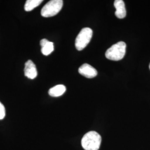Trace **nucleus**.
I'll list each match as a JSON object with an SVG mask.
<instances>
[{
    "label": "nucleus",
    "mask_w": 150,
    "mask_h": 150,
    "mask_svg": "<svg viewBox=\"0 0 150 150\" xmlns=\"http://www.w3.org/2000/svg\"><path fill=\"white\" fill-rule=\"evenodd\" d=\"M40 45L42 47L41 52L43 55L48 56L51 54L54 50V43L48 41L47 39H42L40 41Z\"/></svg>",
    "instance_id": "nucleus-8"
},
{
    "label": "nucleus",
    "mask_w": 150,
    "mask_h": 150,
    "mask_svg": "<svg viewBox=\"0 0 150 150\" xmlns=\"http://www.w3.org/2000/svg\"><path fill=\"white\" fill-rule=\"evenodd\" d=\"M93 31L90 28L86 27L81 30L75 40L76 48L81 51L83 50L90 43L91 38L92 37Z\"/></svg>",
    "instance_id": "nucleus-4"
},
{
    "label": "nucleus",
    "mask_w": 150,
    "mask_h": 150,
    "mask_svg": "<svg viewBox=\"0 0 150 150\" xmlns=\"http://www.w3.org/2000/svg\"><path fill=\"white\" fill-rule=\"evenodd\" d=\"M66 88L63 85H58L51 88L48 91V94L52 97L62 96L66 92Z\"/></svg>",
    "instance_id": "nucleus-9"
},
{
    "label": "nucleus",
    "mask_w": 150,
    "mask_h": 150,
    "mask_svg": "<svg viewBox=\"0 0 150 150\" xmlns=\"http://www.w3.org/2000/svg\"><path fill=\"white\" fill-rule=\"evenodd\" d=\"M79 72L87 78L92 79L97 75V70L90 64H84L79 69Z\"/></svg>",
    "instance_id": "nucleus-5"
},
{
    "label": "nucleus",
    "mask_w": 150,
    "mask_h": 150,
    "mask_svg": "<svg viewBox=\"0 0 150 150\" xmlns=\"http://www.w3.org/2000/svg\"><path fill=\"white\" fill-rule=\"evenodd\" d=\"M114 7L116 8L115 15L120 19L125 18L126 16V10L124 1L122 0H116L114 2Z\"/></svg>",
    "instance_id": "nucleus-7"
},
{
    "label": "nucleus",
    "mask_w": 150,
    "mask_h": 150,
    "mask_svg": "<svg viewBox=\"0 0 150 150\" xmlns=\"http://www.w3.org/2000/svg\"><path fill=\"white\" fill-rule=\"evenodd\" d=\"M63 6V1L51 0L48 2L41 10V14L44 17H50L56 15Z\"/></svg>",
    "instance_id": "nucleus-3"
},
{
    "label": "nucleus",
    "mask_w": 150,
    "mask_h": 150,
    "mask_svg": "<svg viewBox=\"0 0 150 150\" xmlns=\"http://www.w3.org/2000/svg\"><path fill=\"white\" fill-rule=\"evenodd\" d=\"M149 68H150V65H149Z\"/></svg>",
    "instance_id": "nucleus-12"
},
{
    "label": "nucleus",
    "mask_w": 150,
    "mask_h": 150,
    "mask_svg": "<svg viewBox=\"0 0 150 150\" xmlns=\"http://www.w3.org/2000/svg\"><path fill=\"white\" fill-rule=\"evenodd\" d=\"M25 76L30 79H34L38 76V71L35 64L31 60H28L25 64Z\"/></svg>",
    "instance_id": "nucleus-6"
},
{
    "label": "nucleus",
    "mask_w": 150,
    "mask_h": 150,
    "mask_svg": "<svg viewBox=\"0 0 150 150\" xmlns=\"http://www.w3.org/2000/svg\"><path fill=\"white\" fill-rule=\"evenodd\" d=\"M6 116L5 108L4 105L0 102V120L5 118Z\"/></svg>",
    "instance_id": "nucleus-11"
},
{
    "label": "nucleus",
    "mask_w": 150,
    "mask_h": 150,
    "mask_svg": "<svg viewBox=\"0 0 150 150\" xmlns=\"http://www.w3.org/2000/svg\"><path fill=\"white\" fill-rule=\"evenodd\" d=\"M126 50V44L123 41L114 44L106 52L105 56L107 59L112 61H119L122 59Z\"/></svg>",
    "instance_id": "nucleus-2"
},
{
    "label": "nucleus",
    "mask_w": 150,
    "mask_h": 150,
    "mask_svg": "<svg viewBox=\"0 0 150 150\" xmlns=\"http://www.w3.org/2000/svg\"><path fill=\"white\" fill-rule=\"evenodd\" d=\"M43 2L42 0H27L24 6L26 11H31L37 7Z\"/></svg>",
    "instance_id": "nucleus-10"
},
{
    "label": "nucleus",
    "mask_w": 150,
    "mask_h": 150,
    "mask_svg": "<svg viewBox=\"0 0 150 150\" xmlns=\"http://www.w3.org/2000/svg\"><path fill=\"white\" fill-rule=\"evenodd\" d=\"M101 142V136L95 131H90L83 136L81 144L85 150H98Z\"/></svg>",
    "instance_id": "nucleus-1"
}]
</instances>
